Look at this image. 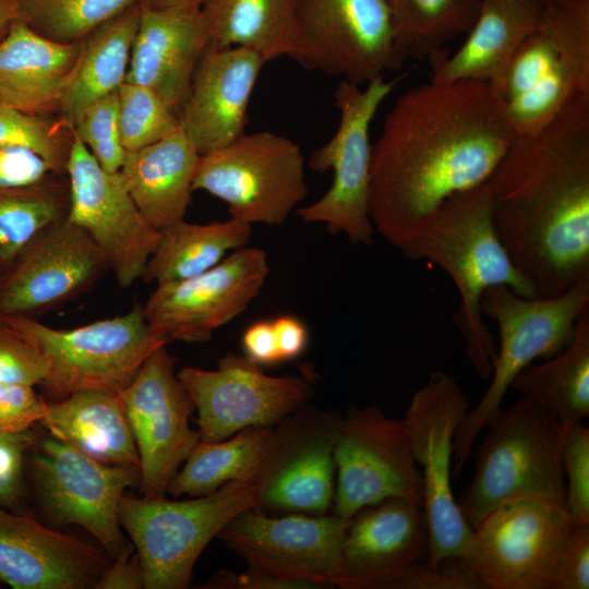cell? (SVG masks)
<instances>
[{"label": "cell", "mask_w": 589, "mask_h": 589, "mask_svg": "<svg viewBox=\"0 0 589 589\" xmlns=\"http://www.w3.org/2000/svg\"><path fill=\"white\" fill-rule=\"evenodd\" d=\"M156 9H201L205 0H142Z\"/></svg>", "instance_id": "cell-54"}, {"label": "cell", "mask_w": 589, "mask_h": 589, "mask_svg": "<svg viewBox=\"0 0 589 589\" xmlns=\"http://www.w3.org/2000/svg\"><path fill=\"white\" fill-rule=\"evenodd\" d=\"M207 47L201 9H156L141 0L125 82L148 88L179 116Z\"/></svg>", "instance_id": "cell-26"}, {"label": "cell", "mask_w": 589, "mask_h": 589, "mask_svg": "<svg viewBox=\"0 0 589 589\" xmlns=\"http://www.w3.org/2000/svg\"><path fill=\"white\" fill-rule=\"evenodd\" d=\"M342 417L306 405L273 428L252 477L254 508L269 514L329 513L336 486L335 444Z\"/></svg>", "instance_id": "cell-16"}, {"label": "cell", "mask_w": 589, "mask_h": 589, "mask_svg": "<svg viewBox=\"0 0 589 589\" xmlns=\"http://www.w3.org/2000/svg\"><path fill=\"white\" fill-rule=\"evenodd\" d=\"M197 411L202 442H218L253 426H273L310 399L302 374L272 376L247 356L228 352L217 369L184 366L177 373Z\"/></svg>", "instance_id": "cell-18"}, {"label": "cell", "mask_w": 589, "mask_h": 589, "mask_svg": "<svg viewBox=\"0 0 589 589\" xmlns=\"http://www.w3.org/2000/svg\"><path fill=\"white\" fill-rule=\"evenodd\" d=\"M254 504L251 479L230 481L209 494L182 501L124 494L119 520L140 558L144 588H185L207 544Z\"/></svg>", "instance_id": "cell-7"}, {"label": "cell", "mask_w": 589, "mask_h": 589, "mask_svg": "<svg viewBox=\"0 0 589 589\" xmlns=\"http://www.w3.org/2000/svg\"><path fill=\"white\" fill-rule=\"evenodd\" d=\"M517 135L589 98V0H553L492 85Z\"/></svg>", "instance_id": "cell-4"}, {"label": "cell", "mask_w": 589, "mask_h": 589, "mask_svg": "<svg viewBox=\"0 0 589 589\" xmlns=\"http://www.w3.org/2000/svg\"><path fill=\"white\" fill-rule=\"evenodd\" d=\"M562 465L567 477L564 503L569 525H589V430L581 422L566 423Z\"/></svg>", "instance_id": "cell-42"}, {"label": "cell", "mask_w": 589, "mask_h": 589, "mask_svg": "<svg viewBox=\"0 0 589 589\" xmlns=\"http://www.w3.org/2000/svg\"><path fill=\"white\" fill-rule=\"evenodd\" d=\"M482 0H389L396 38L406 57L430 59L467 34Z\"/></svg>", "instance_id": "cell-37"}, {"label": "cell", "mask_w": 589, "mask_h": 589, "mask_svg": "<svg viewBox=\"0 0 589 589\" xmlns=\"http://www.w3.org/2000/svg\"><path fill=\"white\" fill-rule=\"evenodd\" d=\"M67 175L20 188L0 187V278L40 237L67 219Z\"/></svg>", "instance_id": "cell-35"}, {"label": "cell", "mask_w": 589, "mask_h": 589, "mask_svg": "<svg viewBox=\"0 0 589 589\" xmlns=\"http://www.w3.org/2000/svg\"><path fill=\"white\" fill-rule=\"evenodd\" d=\"M33 430L0 433V508L17 512L25 496V461L39 440Z\"/></svg>", "instance_id": "cell-43"}, {"label": "cell", "mask_w": 589, "mask_h": 589, "mask_svg": "<svg viewBox=\"0 0 589 589\" xmlns=\"http://www.w3.org/2000/svg\"><path fill=\"white\" fill-rule=\"evenodd\" d=\"M55 173L34 149L15 143L0 144V187L20 188L41 182Z\"/></svg>", "instance_id": "cell-48"}, {"label": "cell", "mask_w": 589, "mask_h": 589, "mask_svg": "<svg viewBox=\"0 0 589 589\" xmlns=\"http://www.w3.org/2000/svg\"><path fill=\"white\" fill-rule=\"evenodd\" d=\"M48 370L41 352L0 320V384L41 385Z\"/></svg>", "instance_id": "cell-44"}, {"label": "cell", "mask_w": 589, "mask_h": 589, "mask_svg": "<svg viewBox=\"0 0 589 589\" xmlns=\"http://www.w3.org/2000/svg\"><path fill=\"white\" fill-rule=\"evenodd\" d=\"M570 528L563 500H506L473 528L471 563L485 589H552Z\"/></svg>", "instance_id": "cell-14"}, {"label": "cell", "mask_w": 589, "mask_h": 589, "mask_svg": "<svg viewBox=\"0 0 589 589\" xmlns=\"http://www.w3.org/2000/svg\"><path fill=\"white\" fill-rule=\"evenodd\" d=\"M515 137L488 82L430 81L408 89L372 145L374 231L400 250L447 200L488 182Z\"/></svg>", "instance_id": "cell-1"}, {"label": "cell", "mask_w": 589, "mask_h": 589, "mask_svg": "<svg viewBox=\"0 0 589 589\" xmlns=\"http://www.w3.org/2000/svg\"><path fill=\"white\" fill-rule=\"evenodd\" d=\"M251 226L229 218L209 224L179 220L160 230L142 279L156 285L197 276L220 263L229 251L244 247Z\"/></svg>", "instance_id": "cell-33"}, {"label": "cell", "mask_w": 589, "mask_h": 589, "mask_svg": "<svg viewBox=\"0 0 589 589\" xmlns=\"http://www.w3.org/2000/svg\"><path fill=\"white\" fill-rule=\"evenodd\" d=\"M399 251L410 261L437 265L450 277L460 299L453 323L477 374L483 380L490 377L497 346L483 320L482 294L501 285L524 297L538 294L517 269L497 235L489 182L447 200Z\"/></svg>", "instance_id": "cell-3"}, {"label": "cell", "mask_w": 589, "mask_h": 589, "mask_svg": "<svg viewBox=\"0 0 589 589\" xmlns=\"http://www.w3.org/2000/svg\"><path fill=\"white\" fill-rule=\"evenodd\" d=\"M83 39L59 43L17 20L0 40V99L31 116L58 112Z\"/></svg>", "instance_id": "cell-27"}, {"label": "cell", "mask_w": 589, "mask_h": 589, "mask_svg": "<svg viewBox=\"0 0 589 589\" xmlns=\"http://www.w3.org/2000/svg\"><path fill=\"white\" fill-rule=\"evenodd\" d=\"M193 189L225 202L230 218L280 226L306 196L305 160L291 139L272 131L244 133L201 155Z\"/></svg>", "instance_id": "cell-10"}, {"label": "cell", "mask_w": 589, "mask_h": 589, "mask_svg": "<svg viewBox=\"0 0 589 589\" xmlns=\"http://www.w3.org/2000/svg\"><path fill=\"white\" fill-rule=\"evenodd\" d=\"M265 63L241 47H207L204 51L178 116L201 155L245 133L249 103Z\"/></svg>", "instance_id": "cell-25"}, {"label": "cell", "mask_w": 589, "mask_h": 589, "mask_svg": "<svg viewBox=\"0 0 589 589\" xmlns=\"http://www.w3.org/2000/svg\"><path fill=\"white\" fill-rule=\"evenodd\" d=\"M25 145L50 165L58 175L65 168L72 143V125L60 117L51 119L23 113L0 99V144Z\"/></svg>", "instance_id": "cell-40"}, {"label": "cell", "mask_w": 589, "mask_h": 589, "mask_svg": "<svg viewBox=\"0 0 589 589\" xmlns=\"http://www.w3.org/2000/svg\"><path fill=\"white\" fill-rule=\"evenodd\" d=\"M301 65L354 85L398 71V45L388 0H296Z\"/></svg>", "instance_id": "cell-15"}, {"label": "cell", "mask_w": 589, "mask_h": 589, "mask_svg": "<svg viewBox=\"0 0 589 589\" xmlns=\"http://www.w3.org/2000/svg\"><path fill=\"white\" fill-rule=\"evenodd\" d=\"M589 588V525L572 527L560 552L552 589Z\"/></svg>", "instance_id": "cell-47"}, {"label": "cell", "mask_w": 589, "mask_h": 589, "mask_svg": "<svg viewBox=\"0 0 589 589\" xmlns=\"http://www.w3.org/2000/svg\"><path fill=\"white\" fill-rule=\"evenodd\" d=\"M31 478L41 509L58 526L77 525L111 557L132 546L119 520L128 488L140 485L136 466L101 462L49 434L31 450Z\"/></svg>", "instance_id": "cell-12"}, {"label": "cell", "mask_w": 589, "mask_h": 589, "mask_svg": "<svg viewBox=\"0 0 589 589\" xmlns=\"http://www.w3.org/2000/svg\"><path fill=\"white\" fill-rule=\"evenodd\" d=\"M133 548L111 558L99 576L94 589H142L144 574L137 554Z\"/></svg>", "instance_id": "cell-49"}, {"label": "cell", "mask_w": 589, "mask_h": 589, "mask_svg": "<svg viewBox=\"0 0 589 589\" xmlns=\"http://www.w3.org/2000/svg\"><path fill=\"white\" fill-rule=\"evenodd\" d=\"M65 173L70 193L67 220L92 239L120 287L142 279L160 230L142 215L120 171L103 169L72 129Z\"/></svg>", "instance_id": "cell-19"}, {"label": "cell", "mask_w": 589, "mask_h": 589, "mask_svg": "<svg viewBox=\"0 0 589 589\" xmlns=\"http://www.w3.org/2000/svg\"><path fill=\"white\" fill-rule=\"evenodd\" d=\"M480 304L483 316L496 323L500 344L490 385L455 434L457 473L471 457L480 432L502 409L514 378L533 360L551 358L572 341L580 315L589 308V279L579 280L561 294L537 298L493 286L482 294Z\"/></svg>", "instance_id": "cell-6"}, {"label": "cell", "mask_w": 589, "mask_h": 589, "mask_svg": "<svg viewBox=\"0 0 589 589\" xmlns=\"http://www.w3.org/2000/svg\"><path fill=\"white\" fill-rule=\"evenodd\" d=\"M510 388L542 405L565 423L589 416V308L580 315L574 338L540 364H529Z\"/></svg>", "instance_id": "cell-34"}, {"label": "cell", "mask_w": 589, "mask_h": 589, "mask_svg": "<svg viewBox=\"0 0 589 589\" xmlns=\"http://www.w3.org/2000/svg\"><path fill=\"white\" fill-rule=\"evenodd\" d=\"M72 129L103 169L120 171L127 151L120 140L117 93L84 109Z\"/></svg>", "instance_id": "cell-41"}, {"label": "cell", "mask_w": 589, "mask_h": 589, "mask_svg": "<svg viewBox=\"0 0 589 589\" xmlns=\"http://www.w3.org/2000/svg\"><path fill=\"white\" fill-rule=\"evenodd\" d=\"M396 82L378 77L361 87L341 80L334 92L339 112L337 130L308 160L309 168L316 172L332 170L333 182L315 202L299 207L298 216L306 223L324 224L332 233L342 232L356 245L373 242L370 127Z\"/></svg>", "instance_id": "cell-11"}, {"label": "cell", "mask_w": 589, "mask_h": 589, "mask_svg": "<svg viewBox=\"0 0 589 589\" xmlns=\"http://www.w3.org/2000/svg\"><path fill=\"white\" fill-rule=\"evenodd\" d=\"M47 359L40 385L53 400L97 388L118 393L136 375L146 358L168 341L147 323L136 303L128 313L62 329L35 318H1Z\"/></svg>", "instance_id": "cell-8"}, {"label": "cell", "mask_w": 589, "mask_h": 589, "mask_svg": "<svg viewBox=\"0 0 589 589\" xmlns=\"http://www.w3.org/2000/svg\"><path fill=\"white\" fill-rule=\"evenodd\" d=\"M47 400L23 384H0V433H17L40 423Z\"/></svg>", "instance_id": "cell-46"}, {"label": "cell", "mask_w": 589, "mask_h": 589, "mask_svg": "<svg viewBox=\"0 0 589 589\" xmlns=\"http://www.w3.org/2000/svg\"><path fill=\"white\" fill-rule=\"evenodd\" d=\"M392 589H485V586L466 558L448 560L437 567L421 560L402 573Z\"/></svg>", "instance_id": "cell-45"}, {"label": "cell", "mask_w": 589, "mask_h": 589, "mask_svg": "<svg viewBox=\"0 0 589 589\" xmlns=\"http://www.w3.org/2000/svg\"><path fill=\"white\" fill-rule=\"evenodd\" d=\"M469 401L457 381L434 371L412 396L404 421L423 481V509L429 529L426 562H471L473 529L464 518L452 488V461L457 429Z\"/></svg>", "instance_id": "cell-9"}, {"label": "cell", "mask_w": 589, "mask_h": 589, "mask_svg": "<svg viewBox=\"0 0 589 589\" xmlns=\"http://www.w3.org/2000/svg\"><path fill=\"white\" fill-rule=\"evenodd\" d=\"M200 157L180 125L148 146L127 152L120 173L135 205L156 229L184 219Z\"/></svg>", "instance_id": "cell-29"}, {"label": "cell", "mask_w": 589, "mask_h": 589, "mask_svg": "<svg viewBox=\"0 0 589 589\" xmlns=\"http://www.w3.org/2000/svg\"><path fill=\"white\" fill-rule=\"evenodd\" d=\"M543 1H545V2H551V1H553V0H543Z\"/></svg>", "instance_id": "cell-55"}, {"label": "cell", "mask_w": 589, "mask_h": 589, "mask_svg": "<svg viewBox=\"0 0 589 589\" xmlns=\"http://www.w3.org/2000/svg\"><path fill=\"white\" fill-rule=\"evenodd\" d=\"M201 588L206 589H297L290 582L272 578L259 570L249 568L243 573L220 570Z\"/></svg>", "instance_id": "cell-51"}, {"label": "cell", "mask_w": 589, "mask_h": 589, "mask_svg": "<svg viewBox=\"0 0 589 589\" xmlns=\"http://www.w3.org/2000/svg\"><path fill=\"white\" fill-rule=\"evenodd\" d=\"M268 273L265 251L242 247L205 273L157 285L144 316L168 342L207 341L259 296Z\"/></svg>", "instance_id": "cell-21"}, {"label": "cell", "mask_w": 589, "mask_h": 589, "mask_svg": "<svg viewBox=\"0 0 589 589\" xmlns=\"http://www.w3.org/2000/svg\"><path fill=\"white\" fill-rule=\"evenodd\" d=\"M141 0H19V20L38 34L75 43Z\"/></svg>", "instance_id": "cell-38"}, {"label": "cell", "mask_w": 589, "mask_h": 589, "mask_svg": "<svg viewBox=\"0 0 589 589\" xmlns=\"http://www.w3.org/2000/svg\"><path fill=\"white\" fill-rule=\"evenodd\" d=\"M109 271L92 239L67 219L0 278V320L35 318L89 290Z\"/></svg>", "instance_id": "cell-22"}, {"label": "cell", "mask_w": 589, "mask_h": 589, "mask_svg": "<svg viewBox=\"0 0 589 589\" xmlns=\"http://www.w3.org/2000/svg\"><path fill=\"white\" fill-rule=\"evenodd\" d=\"M543 0H482L479 14L462 45L429 59L431 81H481L495 85L524 40L540 25Z\"/></svg>", "instance_id": "cell-28"}, {"label": "cell", "mask_w": 589, "mask_h": 589, "mask_svg": "<svg viewBox=\"0 0 589 589\" xmlns=\"http://www.w3.org/2000/svg\"><path fill=\"white\" fill-rule=\"evenodd\" d=\"M389 1V0H388Z\"/></svg>", "instance_id": "cell-56"}, {"label": "cell", "mask_w": 589, "mask_h": 589, "mask_svg": "<svg viewBox=\"0 0 589 589\" xmlns=\"http://www.w3.org/2000/svg\"><path fill=\"white\" fill-rule=\"evenodd\" d=\"M281 361L300 357L308 346L304 323L293 315H281L272 321Z\"/></svg>", "instance_id": "cell-52"}, {"label": "cell", "mask_w": 589, "mask_h": 589, "mask_svg": "<svg viewBox=\"0 0 589 589\" xmlns=\"http://www.w3.org/2000/svg\"><path fill=\"white\" fill-rule=\"evenodd\" d=\"M273 426H253L218 442L200 441L168 485L172 497L202 496L227 482L252 479Z\"/></svg>", "instance_id": "cell-36"}, {"label": "cell", "mask_w": 589, "mask_h": 589, "mask_svg": "<svg viewBox=\"0 0 589 589\" xmlns=\"http://www.w3.org/2000/svg\"><path fill=\"white\" fill-rule=\"evenodd\" d=\"M40 424L53 437L101 462L140 467L135 441L117 393L87 388L47 401Z\"/></svg>", "instance_id": "cell-30"}, {"label": "cell", "mask_w": 589, "mask_h": 589, "mask_svg": "<svg viewBox=\"0 0 589 589\" xmlns=\"http://www.w3.org/2000/svg\"><path fill=\"white\" fill-rule=\"evenodd\" d=\"M429 529L423 504L390 497L349 518L342 546V589H392L418 561L426 560Z\"/></svg>", "instance_id": "cell-23"}, {"label": "cell", "mask_w": 589, "mask_h": 589, "mask_svg": "<svg viewBox=\"0 0 589 589\" xmlns=\"http://www.w3.org/2000/svg\"><path fill=\"white\" fill-rule=\"evenodd\" d=\"M488 182L497 235L538 297L589 279V99L516 134Z\"/></svg>", "instance_id": "cell-2"}, {"label": "cell", "mask_w": 589, "mask_h": 589, "mask_svg": "<svg viewBox=\"0 0 589 589\" xmlns=\"http://www.w3.org/2000/svg\"><path fill=\"white\" fill-rule=\"evenodd\" d=\"M336 486L330 512L349 519L390 497L423 504V481L402 420L376 406L350 409L335 444Z\"/></svg>", "instance_id": "cell-17"}, {"label": "cell", "mask_w": 589, "mask_h": 589, "mask_svg": "<svg viewBox=\"0 0 589 589\" xmlns=\"http://www.w3.org/2000/svg\"><path fill=\"white\" fill-rule=\"evenodd\" d=\"M242 347L244 356L262 366L281 362L269 321H259L250 325L242 335Z\"/></svg>", "instance_id": "cell-50"}, {"label": "cell", "mask_w": 589, "mask_h": 589, "mask_svg": "<svg viewBox=\"0 0 589 589\" xmlns=\"http://www.w3.org/2000/svg\"><path fill=\"white\" fill-rule=\"evenodd\" d=\"M19 20V0H0V40Z\"/></svg>", "instance_id": "cell-53"}, {"label": "cell", "mask_w": 589, "mask_h": 589, "mask_svg": "<svg viewBox=\"0 0 589 589\" xmlns=\"http://www.w3.org/2000/svg\"><path fill=\"white\" fill-rule=\"evenodd\" d=\"M140 15L141 1L83 39L81 57L58 111L69 125L84 109L117 93L125 82Z\"/></svg>", "instance_id": "cell-32"}, {"label": "cell", "mask_w": 589, "mask_h": 589, "mask_svg": "<svg viewBox=\"0 0 589 589\" xmlns=\"http://www.w3.org/2000/svg\"><path fill=\"white\" fill-rule=\"evenodd\" d=\"M117 97L120 140L127 152L148 146L180 125L178 115L144 86L124 82Z\"/></svg>", "instance_id": "cell-39"}, {"label": "cell", "mask_w": 589, "mask_h": 589, "mask_svg": "<svg viewBox=\"0 0 589 589\" xmlns=\"http://www.w3.org/2000/svg\"><path fill=\"white\" fill-rule=\"evenodd\" d=\"M201 13L208 47H241L265 62L288 57L301 63L296 0H205Z\"/></svg>", "instance_id": "cell-31"}, {"label": "cell", "mask_w": 589, "mask_h": 589, "mask_svg": "<svg viewBox=\"0 0 589 589\" xmlns=\"http://www.w3.org/2000/svg\"><path fill=\"white\" fill-rule=\"evenodd\" d=\"M167 345L155 349L118 396L124 408L140 457V492L163 497L194 446L190 426L192 399L175 372Z\"/></svg>", "instance_id": "cell-20"}, {"label": "cell", "mask_w": 589, "mask_h": 589, "mask_svg": "<svg viewBox=\"0 0 589 589\" xmlns=\"http://www.w3.org/2000/svg\"><path fill=\"white\" fill-rule=\"evenodd\" d=\"M474 453V474L457 500L473 529L506 500L529 494L565 500L562 445L566 423L521 396L501 409Z\"/></svg>", "instance_id": "cell-5"}, {"label": "cell", "mask_w": 589, "mask_h": 589, "mask_svg": "<svg viewBox=\"0 0 589 589\" xmlns=\"http://www.w3.org/2000/svg\"><path fill=\"white\" fill-rule=\"evenodd\" d=\"M109 557L73 536L0 508V581L14 589H94Z\"/></svg>", "instance_id": "cell-24"}, {"label": "cell", "mask_w": 589, "mask_h": 589, "mask_svg": "<svg viewBox=\"0 0 589 589\" xmlns=\"http://www.w3.org/2000/svg\"><path fill=\"white\" fill-rule=\"evenodd\" d=\"M348 522L332 512L269 514L251 507L233 517L217 538L249 568L297 589L333 588L340 582Z\"/></svg>", "instance_id": "cell-13"}]
</instances>
